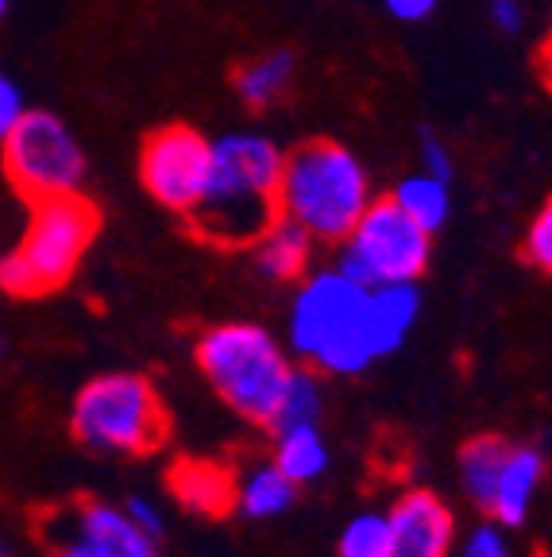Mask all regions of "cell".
I'll use <instances>...</instances> for the list:
<instances>
[{
  "mask_svg": "<svg viewBox=\"0 0 552 557\" xmlns=\"http://www.w3.org/2000/svg\"><path fill=\"white\" fill-rule=\"evenodd\" d=\"M0 357H4V333H0Z\"/></svg>",
  "mask_w": 552,
  "mask_h": 557,
  "instance_id": "d6a6232c",
  "label": "cell"
},
{
  "mask_svg": "<svg viewBox=\"0 0 552 557\" xmlns=\"http://www.w3.org/2000/svg\"><path fill=\"white\" fill-rule=\"evenodd\" d=\"M51 557H159V542L143 534L128 511L104 499H74L35 519Z\"/></svg>",
  "mask_w": 552,
  "mask_h": 557,
  "instance_id": "9c48e42d",
  "label": "cell"
},
{
  "mask_svg": "<svg viewBox=\"0 0 552 557\" xmlns=\"http://www.w3.org/2000/svg\"><path fill=\"white\" fill-rule=\"evenodd\" d=\"M367 295L372 287L348 278L340 268L310 275L290 306V348L325 375H360L379 360L367 325Z\"/></svg>",
  "mask_w": 552,
  "mask_h": 557,
  "instance_id": "7a4b0ae2",
  "label": "cell"
},
{
  "mask_svg": "<svg viewBox=\"0 0 552 557\" xmlns=\"http://www.w3.org/2000/svg\"><path fill=\"white\" fill-rule=\"evenodd\" d=\"M4 12H9V0H0V16H4Z\"/></svg>",
  "mask_w": 552,
  "mask_h": 557,
  "instance_id": "1f68e13d",
  "label": "cell"
},
{
  "mask_svg": "<svg viewBox=\"0 0 552 557\" xmlns=\"http://www.w3.org/2000/svg\"><path fill=\"white\" fill-rule=\"evenodd\" d=\"M27 113V104H24V94H20L16 82L0 70V139L9 136L12 128H16V121Z\"/></svg>",
  "mask_w": 552,
  "mask_h": 557,
  "instance_id": "d4e9b609",
  "label": "cell"
},
{
  "mask_svg": "<svg viewBox=\"0 0 552 557\" xmlns=\"http://www.w3.org/2000/svg\"><path fill=\"white\" fill-rule=\"evenodd\" d=\"M390 201H394V206L402 209L410 221H417V225H422L429 236L437 233V228L444 225V221H449V213H452L449 178H437V174H429V171L406 174V178L394 186Z\"/></svg>",
  "mask_w": 552,
  "mask_h": 557,
  "instance_id": "d6986e66",
  "label": "cell"
},
{
  "mask_svg": "<svg viewBox=\"0 0 552 557\" xmlns=\"http://www.w3.org/2000/svg\"><path fill=\"white\" fill-rule=\"evenodd\" d=\"M275 465L293 484H310V480L325 476L328 445H325V437H321L317 422L275 430Z\"/></svg>",
  "mask_w": 552,
  "mask_h": 557,
  "instance_id": "ffe728a7",
  "label": "cell"
},
{
  "mask_svg": "<svg viewBox=\"0 0 552 557\" xmlns=\"http://www.w3.org/2000/svg\"><path fill=\"white\" fill-rule=\"evenodd\" d=\"M293 496H298V484L275 461H263L236 484V511L248 519H275L290 511Z\"/></svg>",
  "mask_w": 552,
  "mask_h": 557,
  "instance_id": "ac0fdd59",
  "label": "cell"
},
{
  "mask_svg": "<svg viewBox=\"0 0 552 557\" xmlns=\"http://www.w3.org/2000/svg\"><path fill=\"white\" fill-rule=\"evenodd\" d=\"M251 256H255V268L271 283H293L302 278L310 268L313 256V236L302 225H293L290 218H278L260 240L251 244Z\"/></svg>",
  "mask_w": 552,
  "mask_h": 557,
  "instance_id": "9a60e30c",
  "label": "cell"
},
{
  "mask_svg": "<svg viewBox=\"0 0 552 557\" xmlns=\"http://www.w3.org/2000/svg\"><path fill=\"white\" fill-rule=\"evenodd\" d=\"M278 206L283 218L302 225L313 240L340 244L372 206V183L355 151L333 139H313L286 156Z\"/></svg>",
  "mask_w": 552,
  "mask_h": 557,
  "instance_id": "3957f363",
  "label": "cell"
},
{
  "mask_svg": "<svg viewBox=\"0 0 552 557\" xmlns=\"http://www.w3.org/2000/svg\"><path fill=\"white\" fill-rule=\"evenodd\" d=\"M193 357H198V368L209 380V387L236 414L248 418V422H260V426L275 422L293 364L263 325H209L198 337V345H193Z\"/></svg>",
  "mask_w": 552,
  "mask_h": 557,
  "instance_id": "5b68a950",
  "label": "cell"
},
{
  "mask_svg": "<svg viewBox=\"0 0 552 557\" xmlns=\"http://www.w3.org/2000/svg\"><path fill=\"white\" fill-rule=\"evenodd\" d=\"M124 511H128V519L136 522L139 531L143 534H151V539L159 542V534H163V511H159L151 499H143V496H128L124 499Z\"/></svg>",
  "mask_w": 552,
  "mask_h": 557,
  "instance_id": "484cf974",
  "label": "cell"
},
{
  "mask_svg": "<svg viewBox=\"0 0 552 557\" xmlns=\"http://www.w3.org/2000/svg\"><path fill=\"white\" fill-rule=\"evenodd\" d=\"M340 557H394V539H390V519L379 511H363L348 519L337 542Z\"/></svg>",
  "mask_w": 552,
  "mask_h": 557,
  "instance_id": "7402d4cb",
  "label": "cell"
},
{
  "mask_svg": "<svg viewBox=\"0 0 552 557\" xmlns=\"http://www.w3.org/2000/svg\"><path fill=\"white\" fill-rule=\"evenodd\" d=\"M522 20H526L522 0H491V24L499 27V32H506V35L522 32Z\"/></svg>",
  "mask_w": 552,
  "mask_h": 557,
  "instance_id": "f1b7e54d",
  "label": "cell"
},
{
  "mask_svg": "<svg viewBox=\"0 0 552 557\" xmlns=\"http://www.w3.org/2000/svg\"><path fill=\"white\" fill-rule=\"evenodd\" d=\"M293 70H298V62H293L290 51H267L260 59L243 62L236 70L233 86L248 109H267V104L286 97V89L293 86Z\"/></svg>",
  "mask_w": 552,
  "mask_h": 557,
  "instance_id": "e0dca14e",
  "label": "cell"
},
{
  "mask_svg": "<svg viewBox=\"0 0 552 557\" xmlns=\"http://www.w3.org/2000/svg\"><path fill=\"white\" fill-rule=\"evenodd\" d=\"M101 228V209L86 194L32 201L27 228L9 256H0V290L12 298H39L66 287Z\"/></svg>",
  "mask_w": 552,
  "mask_h": 557,
  "instance_id": "277c9868",
  "label": "cell"
},
{
  "mask_svg": "<svg viewBox=\"0 0 552 557\" xmlns=\"http://www.w3.org/2000/svg\"><path fill=\"white\" fill-rule=\"evenodd\" d=\"M429 240L417 221H410L390 198L372 201L355 221L352 233L340 240L337 268L363 287L382 283H417L429 268Z\"/></svg>",
  "mask_w": 552,
  "mask_h": 557,
  "instance_id": "ba28073f",
  "label": "cell"
},
{
  "mask_svg": "<svg viewBox=\"0 0 552 557\" xmlns=\"http://www.w3.org/2000/svg\"><path fill=\"white\" fill-rule=\"evenodd\" d=\"M522 252H526V260L534 263L537 271L552 275V194H549V201L537 209V218L529 221L526 240H522Z\"/></svg>",
  "mask_w": 552,
  "mask_h": 557,
  "instance_id": "603a6c76",
  "label": "cell"
},
{
  "mask_svg": "<svg viewBox=\"0 0 552 557\" xmlns=\"http://www.w3.org/2000/svg\"><path fill=\"white\" fill-rule=\"evenodd\" d=\"M321 410H325V392H321L317 368H293L290 383H286V395L278 403V414L271 422V434L286 426H305V422H317Z\"/></svg>",
  "mask_w": 552,
  "mask_h": 557,
  "instance_id": "44dd1931",
  "label": "cell"
},
{
  "mask_svg": "<svg viewBox=\"0 0 552 557\" xmlns=\"http://www.w3.org/2000/svg\"><path fill=\"white\" fill-rule=\"evenodd\" d=\"M213 171V139L190 124H163L143 139L139 151V178L143 190L171 213H190L205 194Z\"/></svg>",
  "mask_w": 552,
  "mask_h": 557,
  "instance_id": "30bf717a",
  "label": "cell"
},
{
  "mask_svg": "<svg viewBox=\"0 0 552 557\" xmlns=\"http://www.w3.org/2000/svg\"><path fill=\"white\" fill-rule=\"evenodd\" d=\"M4 174L20 198L43 201L59 194H78L86 183V151L66 128V121L47 109H27L16 128L0 139Z\"/></svg>",
  "mask_w": 552,
  "mask_h": 557,
  "instance_id": "52a82bcc",
  "label": "cell"
},
{
  "mask_svg": "<svg viewBox=\"0 0 552 557\" xmlns=\"http://www.w3.org/2000/svg\"><path fill=\"white\" fill-rule=\"evenodd\" d=\"M0 557H12V549H9V546H4V542H0Z\"/></svg>",
  "mask_w": 552,
  "mask_h": 557,
  "instance_id": "4dcf8cb0",
  "label": "cell"
},
{
  "mask_svg": "<svg viewBox=\"0 0 552 557\" xmlns=\"http://www.w3.org/2000/svg\"><path fill=\"white\" fill-rule=\"evenodd\" d=\"M544 480V457L534 445H510L506 461L499 472V487H494V504L491 515L502 527H522L534 507L537 487Z\"/></svg>",
  "mask_w": 552,
  "mask_h": 557,
  "instance_id": "5bb4252c",
  "label": "cell"
},
{
  "mask_svg": "<svg viewBox=\"0 0 552 557\" xmlns=\"http://www.w3.org/2000/svg\"><path fill=\"white\" fill-rule=\"evenodd\" d=\"M387 4V12L394 20H402V24H417V20H429L432 12H437L440 0H382Z\"/></svg>",
  "mask_w": 552,
  "mask_h": 557,
  "instance_id": "83f0119b",
  "label": "cell"
},
{
  "mask_svg": "<svg viewBox=\"0 0 552 557\" xmlns=\"http://www.w3.org/2000/svg\"><path fill=\"white\" fill-rule=\"evenodd\" d=\"M70 426L89 449L143 457L166 442L171 418H166L163 395L147 375L109 372L89 380L78 392L70 410Z\"/></svg>",
  "mask_w": 552,
  "mask_h": 557,
  "instance_id": "8992f818",
  "label": "cell"
},
{
  "mask_svg": "<svg viewBox=\"0 0 552 557\" xmlns=\"http://www.w3.org/2000/svg\"><path fill=\"white\" fill-rule=\"evenodd\" d=\"M166 484H171L178 504H186L198 515H209V519H221L236 507V484L240 480L225 465L205 461V457H181L166 472Z\"/></svg>",
  "mask_w": 552,
  "mask_h": 557,
  "instance_id": "7c38bea8",
  "label": "cell"
},
{
  "mask_svg": "<svg viewBox=\"0 0 552 557\" xmlns=\"http://www.w3.org/2000/svg\"><path fill=\"white\" fill-rule=\"evenodd\" d=\"M464 557H510L502 522H484V527H475L464 542Z\"/></svg>",
  "mask_w": 552,
  "mask_h": 557,
  "instance_id": "cb8c5ba5",
  "label": "cell"
},
{
  "mask_svg": "<svg viewBox=\"0 0 552 557\" xmlns=\"http://www.w3.org/2000/svg\"><path fill=\"white\" fill-rule=\"evenodd\" d=\"M506 437L499 434H475L472 442H464L460 449V484H464L467 499H472L479 511L491 515L494 504V487H499V472L506 461Z\"/></svg>",
  "mask_w": 552,
  "mask_h": 557,
  "instance_id": "2e32d148",
  "label": "cell"
},
{
  "mask_svg": "<svg viewBox=\"0 0 552 557\" xmlns=\"http://www.w3.org/2000/svg\"><path fill=\"white\" fill-rule=\"evenodd\" d=\"M537 66H541V78L552 86V24H549V35H544L541 51H537Z\"/></svg>",
  "mask_w": 552,
  "mask_h": 557,
  "instance_id": "f546056e",
  "label": "cell"
},
{
  "mask_svg": "<svg viewBox=\"0 0 552 557\" xmlns=\"http://www.w3.org/2000/svg\"><path fill=\"white\" fill-rule=\"evenodd\" d=\"M422 313V290L414 283H382L367 295V325H372L375 357H390L414 330Z\"/></svg>",
  "mask_w": 552,
  "mask_h": 557,
  "instance_id": "4fadbf2b",
  "label": "cell"
},
{
  "mask_svg": "<svg viewBox=\"0 0 552 557\" xmlns=\"http://www.w3.org/2000/svg\"><path fill=\"white\" fill-rule=\"evenodd\" d=\"M394 557H449L456 542V519L449 504L425 487H410L387 511Z\"/></svg>",
  "mask_w": 552,
  "mask_h": 557,
  "instance_id": "8fae6325",
  "label": "cell"
},
{
  "mask_svg": "<svg viewBox=\"0 0 552 557\" xmlns=\"http://www.w3.org/2000/svg\"><path fill=\"white\" fill-rule=\"evenodd\" d=\"M286 156L260 132H225L213 139V171L205 194L186 213L193 236L216 248H248L278 218Z\"/></svg>",
  "mask_w": 552,
  "mask_h": 557,
  "instance_id": "6da1fadb",
  "label": "cell"
},
{
  "mask_svg": "<svg viewBox=\"0 0 552 557\" xmlns=\"http://www.w3.org/2000/svg\"><path fill=\"white\" fill-rule=\"evenodd\" d=\"M422 163H425V171L437 174V178H452V156H449V148L432 136V132H425L422 136Z\"/></svg>",
  "mask_w": 552,
  "mask_h": 557,
  "instance_id": "4316f807",
  "label": "cell"
}]
</instances>
